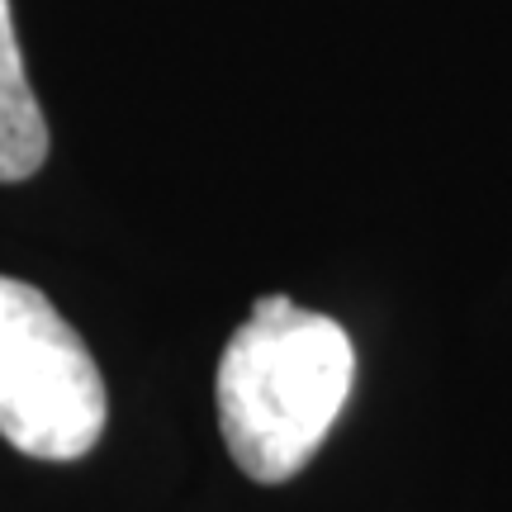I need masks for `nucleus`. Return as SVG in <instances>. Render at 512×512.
Instances as JSON below:
<instances>
[{"label": "nucleus", "instance_id": "2", "mask_svg": "<svg viewBox=\"0 0 512 512\" xmlns=\"http://www.w3.org/2000/svg\"><path fill=\"white\" fill-rule=\"evenodd\" d=\"M105 418V380L81 332L43 290L0 275V437L19 456L81 460Z\"/></svg>", "mask_w": 512, "mask_h": 512}, {"label": "nucleus", "instance_id": "1", "mask_svg": "<svg viewBox=\"0 0 512 512\" xmlns=\"http://www.w3.org/2000/svg\"><path fill=\"white\" fill-rule=\"evenodd\" d=\"M356 384V347L328 313L266 294L219 361L214 399L228 456L256 484L294 479L337 427Z\"/></svg>", "mask_w": 512, "mask_h": 512}, {"label": "nucleus", "instance_id": "3", "mask_svg": "<svg viewBox=\"0 0 512 512\" xmlns=\"http://www.w3.org/2000/svg\"><path fill=\"white\" fill-rule=\"evenodd\" d=\"M48 157V124L19 57L10 0H0V185L29 181Z\"/></svg>", "mask_w": 512, "mask_h": 512}]
</instances>
